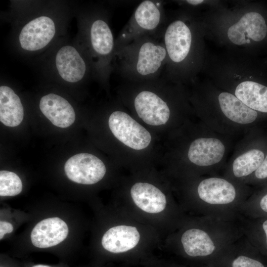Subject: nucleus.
<instances>
[{
  "mask_svg": "<svg viewBox=\"0 0 267 267\" xmlns=\"http://www.w3.org/2000/svg\"><path fill=\"white\" fill-rule=\"evenodd\" d=\"M220 0L201 12L206 38L225 48L257 56L267 48V5L261 2Z\"/></svg>",
  "mask_w": 267,
  "mask_h": 267,
  "instance_id": "nucleus-1",
  "label": "nucleus"
},
{
  "mask_svg": "<svg viewBox=\"0 0 267 267\" xmlns=\"http://www.w3.org/2000/svg\"><path fill=\"white\" fill-rule=\"evenodd\" d=\"M201 12L180 7L169 16L161 40L167 54L163 76L175 83H192L202 73L207 51Z\"/></svg>",
  "mask_w": 267,
  "mask_h": 267,
  "instance_id": "nucleus-2",
  "label": "nucleus"
},
{
  "mask_svg": "<svg viewBox=\"0 0 267 267\" xmlns=\"http://www.w3.org/2000/svg\"><path fill=\"white\" fill-rule=\"evenodd\" d=\"M114 59L122 77L141 83L161 77L167 54L161 39L145 35L116 50Z\"/></svg>",
  "mask_w": 267,
  "mask_h": 267,
  "instance_id": "nucleus-3",
  "label": "nucleus"
},
{
  "mask_svg": "<svg viewBox=\"0 0 267 267\" xmlns=\"http://www.w3.org/2000/svg\"><path fill=\"white\" fill-rule=\"evenodd\" d=\"M83 29L86 49L93 73L105 80L112 70L115 42L106 13L97 8L90 10L85 17Z\"/></svg>",
  "mask_w": 267,
  "mask_h": 267,
  "instance_id": "nucleus-4",
  "label": "nucleus"
},
{
  "mask_svg": "<svg viewBox=\"0 0 267 267\" xmlns=\"http://www.w3.org/2000/svg\"><path fill=\"white\" fill-rule=\"evenodd\" d=\"M167 18L163 1L145 0L141 1L115 40V52L145 35L161 39L162 30Z\"/></svg>",
  "mask_w": 267,
  "mask_h": 267,
  "instance_id": "nucleus-5",
  "label": "nucleus"
},
{
  "mask_svg": "<svg viewBox=\"0 0 267 267\" xmlns=\"http://www.w3.org/2000/svg\"><path fill=\"white\" fill-rule=\"evenodd\" d=\"M157 79L137 83L140 87L133 101L139 117L153 126L165 124L171 114L169 104L157 91Z\"/></svg>",
  "mask_w": 267,
  "mask_h": 267,
  "instance_id": "nucleus-6",
  "label": "nucleus"
},
{
  "mask_svg": "<svg viewBox=\"0 0 267 267\" xmlns=\"http://www.w3.org/2000/svg\"><path fill=\"white\" fill-rule=\"evenodd\" d=\"M197 85L204 95L214 103L216 108L227 119L241 124L255 121L258 112L252 109L233 94L225 90H219L218 87L208 79Z\"/></svg>",
  "mask_w": 267,
  "mask_h": 267,
  "instance_id": "nucleus-7",
  "label": "nucleus"
},
{
  "mask_svg": "<svg viewBox=\"0 0 267 267\" xmlns=\"http://www.w3.org/2000/svg\"><path fill=\"white\" fill-rule=\"evenodd\" d=\"M54 66L58 76L63 81L75 83L87 78L93 69L85 48L82 51L71 45H65L57 50ZM94 74V73H93Z\"/></svg>",
  "mask_w": 267,
  "mask_h": 267,
  "instance_id": "nucleus-8",
  "label": "nucleus"
},
{
  "mask_svg": "<svg viewBox=\"0 0 267 267\" xmlns=\"http://www.w3.org/2000/svg\"><path fill=\"white\" fill-rule=\"evenodd\" d=\"M57 32L55 20L47 15L36 16L21 28L18 43L23 50L33 52L45 48L53 40Z\"/></svg>",
  "mask_w": 267,
  "mask_h": 267,
  "instance_id": "nucleus-9",
  "label": "nucleus"
},
{
  "mask_svg": "<svg viewBox=\"0 0 267 267\" xmlns=\"http://www.w3.org/2000/svg\"><path fill=\"white\" fill-rule=\"evenodd\" d=\"M108 124L113 135L131 148L143 149L150 143L151 136L149 132L123 111L113 112L109 116Z\"/></svg>",
  "mask_w": 267,
  "mask_h": 267,
  "instance_id": "nucleus-10",
  "label": "nucleus"
},
{
  "mask_svg": "<svg viewBox=\"0 0 267 267\" xmlns=\"http://www.w3.org/2000/svg\"><path fill=\"white\" fill-rule=\"evenodd\" d=\"M64 171L68 178L72 181L83 184H92L103 178L106 173V167L96 156L82 153L72 156L66 161Z\"/></svg>",
  "mask_w": 267,
  "mask_h": 267,
  "instance_id": "nucleus-11",
  "label": "nucleus"
},
{
  "mask_svg": "<svg viewBox=\"0 0 267 267\" xmlns=\"http://www.w3.org/2000/svg\"><path fill=\"white\" fill-rule=\"evenodd\" d=\"M68 232V226L64 221L58 217H52L38 222L33 228L30 237L34 246L46 248L62 242Z\"/></svg>",
  "mask_w": 267,
  "mask_h": 267,
  "instance_id": "nucleus-12",
  "label": "nucleus"
},
{
  "mask_svg": "<svg viewBox=\"0 0 267 267\" xmlns=\"http://www.w3.org/2000/svg\"><path fill=\"white\" fill-rule=\"evenodd\" d=\"M40 109L52 124L58 127L65 128L75 121L76 115L72 106L62 96L48 93L41 98Z\"/></svg>",
  "mask_w": 267,
  "mask_h": 267,
  "instance_id": "nucleus-13",
  "label": "nucleus"
},
{
  "mask_svg": "<svg viewBox=\"0 0 267 267\" xmlns=\"http://www.w3.org/2000/svg\"><path fill=\"white\" fill-rule=\"evenodd\" d=\"M224 152V145L220 139L212 137L198 138L190 144L188 157L196 165L208 166L220 162Z\"/></svg>",
  "mask_w": 267,
  "mask_h": 267,
  "instance_id": "nucleus-14",
  "label": "nucleus"
},
{
  "mask_svg": "<svg viewBox=\"0 0 267 267\" xmlns=\"http://www.w3.org/2000/svg\"><path fill=\"white\" fill-rule=\"evenodd\" d=\"M199 198L213 205L227 204L234 201L236 190L227 180L218 178H210L201 181L197 188Z\"/></svg>",
  "mask_w": 267,
  "mask_h": 267,
  "instance_id": "nucleus-15",
  "label": "nucleus"
},
{
  "mask_svg": "<svg viewBox=\"0 0 267 267\" xmlns=\"http://www.w3.org/2000/svg\"><path fill=\"white\" fill-rule=\"evenodd\" d=\"M139 239L140 234L135 227L118 225L110 228L104 234L101 244L107 251L119 253L134 248Z\"/></svg>",
  "mask_w": 267,
  "mask_h": 267,
  "instance_id": "nucleus-16",
  "label": "nucleus"
},
{
  "mask_svg": "<svg viewBox=\"0 0 267 267\" xmlns=\"http://www.w3.org/2000/svg\"><path fill=\"white\" fill-rule=\"evenodd\" d=\"M131 195L135 204L148 213L163 211L166 205L164 194L154 185L145 182H137L131 188Z\"/></svg>",
  "mask_w": 267,
  "mask_h": 267,
  "instance_id": "nucleus-17",
  "label": "nucleus"
},
{
  "mask_svg": "<svg viewBox=\"0 0 267 267\" xmlns=\"http://www.w3.org/2000/svg\"><path fill=\"white\" fill-rule=\"evenodd\" d=\"M24 117V109L21 101L9 87H0V121L6 126H18Z\"/></svg>",
  "mask_w": 267,
  "mask_h": 267,
  "instance_id": "nucleus-18",
  "label": "nucleus"
},
{
  "mask_svg": "<svg viewBox=\"0 0 267 267\" xmlns=\"http://www.w3.org/2000/svg\"><path fill=\"white\" fill-rule=\"evenodd\" d=\"M181 241L185 252L190 257L209 256L216 249L208 233L198 228L185 231L181 236Z\"/></svg>",
  "mask_w": 267,
  "mask_h": 267,
  "instance_id": "nucleus-19",
  "label": "nucleus"
},
{
  "mask_svg": "<svg viewBox=\"0 0 267 267\" xmlns=\"http://www.w3.org/2000/svg\"><path fill=\"white\" fill-rule=\"evenodd\" d=\"M265 158L264 152L259 149H251L237 157L232 165L234 175L237 178L248 176L255 172Z\"/></svg>",
  "mask_w": 267,
  "mask_h": 267,
  "instance_id": "nucleus-20",
  "label": "nucleus"
},
{
  "mask_svg": "<svg viewBox=\"0 0 267 267\" xmlns=\"http://www.w3.org/2000/svg\"><path fill=\"white\" fill-rule=\"evenodd\" d=\"M22 190L20 178L15 173L8 171H0V195L13 196L19 194Z\"/></svg>",
  "mask_w": 267,
  "mask_h": 267,
  "instance_id": "nucleus-21",
  "label": "nucleus"
},
{
  "mask_svg": "<svg viewBox=\"0 0 267 267\" xmlns=\"http://www.w3.org/2000/svg\"><path fill=\"white\" fill-rule=\"evenodd\" d=\"M179 4L181 7L186 8L201 12L200 10H206L217 4L220 0H184L174 1Z\"/></svg>",
  "mask_w": 267,
  "mask_h": 267,
  "instance_id": "nucleus-22",
  "label": "nucleus"
},
{
  "mask_svg": "<svg viewBox=\"0 0 267 267\" xmlns=\"http://www.w3.org/2000/svg\"><path fill=\"white\" fill-rule=\"evenodd\" d=\"M231 267H265L260 261L245 255H240L234 258Z\"/></svg>",
  "mask_w": 267,
  "mask_h": 267,
  "instance_id": "nucleus-23",
  "label": "nucleus"
},
{
  "mask_svg": "<svg viewBox=\"0 0 267 267\" xmlns=\"http://www.w3.org/2000/svg\"><path fill=\"white\" fill-rule=\"evenodd\" d=\"M255 174L256 177L259 179H264L267 178V155L260 167L255 171Z\"/></svg>",
  "mask_w": 267,
  "mask_h": 267,
  "instance_id": "nucleus-24",
  "label": "nucleus"
},
{
  "mask_svg": "<svg viewBox=\"0 0 267 267\" xmlns=\"http://www.w3.org/2000/svg\"><path fill=\"white\" fill-rule=\"evenodd\" d=\"M13 230L11 223L4 221L0 222V239H1L6 233H10Z\"/></svg>",
  "mask_w": 267,
  "mask_h": 267,
  "instance_id": "nucleus-25",
  "label": "nucleus"
},
{
  "mask_svg": "<svg viewBox=\"0 0 267 267\" xmlns=\"http://www.w3.org/2000/svg\"><path fill=\"white\" fill-rule=\"evenodd\" d=\"M260 204L261 209L267 213V194L261 199Z\"/></svg>",
  "mask_w": 267,
  "mask_h": 267,
  "instance_id": "nucleus-26",
  "label": "nucleus"
},
{
  "mask_svg": "<svg viewBox=\"0 0 267 267\" xmlns=\"http://www.w3.org/2000/svg\"><path fill=\"white\" fill-rule=\"evenodd\" d=\"M263 228L265 231L266 239H267V220L265 221L263 224Z\"/></svg>",
  "mask_w": 267,
  "mask_h": 267,
  "instance_id": "nucleus-27",
  "label": "nucleus"
},
{
  "mask_svg": "<svg viewBox=\"0 0 267 267\" xmlns=\"http://www.w3.org/2000/svg\"><path fill=\"white\" fill-rule=\"evenodd\" d=\"M32 267H50L48 266H46V265H35Z\"/></svg>",
  "mask_w": 267,
  "mask_h": 267,
  "instance_id": "nucleus-28",
  "label": "nucleus"
}]
</instances>
